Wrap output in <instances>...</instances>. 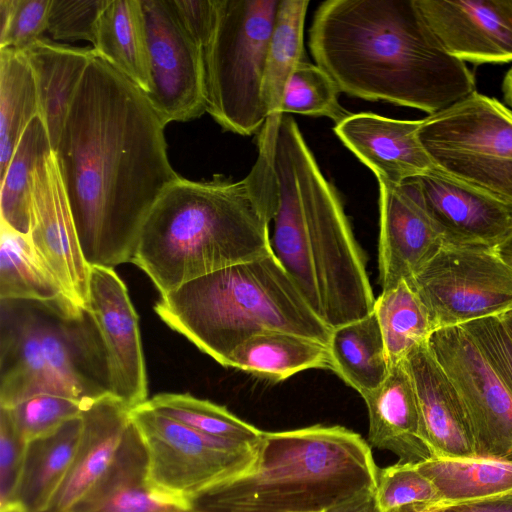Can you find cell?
<instances>
[{
	"label": "cell",
	"instance_id": "obj_20",
	"mask_svg": "<svg viewBox=\"0 0 512 512\" xmlns=\"http://www.w3.org/2000/svg\"><path fill=\"white\" fill-rule=\"evenodd\" d=\"M403 364L414 384L422 435L432 457H476L465 407L428 344L413 349Z\"/></svg>",
	"mask_w": 512,
	"mask_h": 512
},
{
	"label": "cell",
	"instance_id": "obj_29",
	"mask_svg": "<svg viewBox=\"0 0 512 512\" xmlns=\"http://www.w3.org/2000/svg\"><path fill=\"white\" fill-rule=\"evenodd\" d=\"M0 300L34 301L70 310L77 306L40 259L29 237L0 222Z\"/></svg>",
	"mask_w": 512,
	"mask_h": 512
},
{
	"label": "cell",
	"instance_id": "obj_37",
	"mask_svg": "<svg viewBox=\"0 0 512 512\" xmlns=\"http://www.w3.org/2000/svg\"><path fill=\"white\" fill-rule=\"evenodd\" d=\"M87 407L72 398L37 394L5 409L23 439L30 442L56 430L65 422L80 417Z\"/></svg>",
	"mask_w": 512,
	"mask_h": 512
},
{
	"label": "cell",
	"instance_id": "obj_9",
	"mask_svg": "<svg viewBox=\"0 0 512 512\" xmlns=\"http://www.w3.org/2000/svg\"><path fill=\"white\" fill-rule=\"evenodd\" d=\"M421 144L435 168L512 203V111L473 92L422 119Z\"/></svg>",
	"mask_w": 512,
	"mask_h": 512
},
{
	"label": "cell",
	"instance_id": "obj_32",
	"mask_svg": "<svg viewBox=\"0 0 512 512\" xmlns=\"http://www.w3.org/2000/svg\"><path fill=\"white\" fill-rule=\"evenodd\" d=\"M38 116L32 69L22 51L0 48V179L28 124Z\"/></svg>",
	"mask_w": 512,
	"mask_h": 512
},
{
	"label": "cell",
	"instance_id": "obj_30",
	"mask_svg": "<svg viewBox=\"0 0 512 512\" xmlns=\"http://www.w3.org/2000/svg\"><path fill=\"white\" fill-rule=\"evenodd\" d=\"M307 0H280L262 84L267 120L262 131L276 133L286 86L296 66L303 61L304 22Z\"/></svg>",
	"mask_w": 512,
	"mask_h": 512
},
{
	"label": "cell",
	"instance_id": "obj_3",
	"mask_svg": "<svg viewBox=\"0 0 512 512\" xmlns=\"http://www.w3.org/2000/svg\"><path fill=\"white\" fill-rule=\"evenodd\" d=\"M275 142L258 140V155L239 181L180 177L157 200L131 262L163 296L196 278L270 254L269 225L277 189Z\"/></svg>",
	"mask_w": 512,
	"mask_h": 512
},
{
	"label": "cell",
	"instance_id": "obj_44",
	"mask_svg": "<svg viewBox=\"0 0 512 512\" xmlns=\"http://www.w3.org/2000/svg\"><path fill=\"white\" fill-rule=\"evenodd\" d=\"M442 505L444 512H512V490L484 498Z\"/></svg>",
	"mask_w": 512,
	"mask_h": 512
},
{
	"label": "cell",
	"instance_id": "obj_51",
	"mask_svg": "<svg viewBox=\"0 0 512 512\" xmlns=\"http://www.w3.org/2000/svg\"><path fill=\"white\" fill-rule=\"evenodd\" d=\"M188 512H196V511H194V510H192V509L190 508V510H189Z\"/></svg>",
	"mask_w": 512,
	"mask_h": 512
},
{
	"label": "cell",
	"instance_id": "obj_34",
	"mask_svg": "<svg viewBox=\"0 0 512 512\" xmlns=\"http://www.w3.org/2000/svg\"><path fill=\"white\" fill-rule=\"evenodd\" d=\"M373 311L391 367L401 363L413 349L427 343L434 331L424 304L405 280L382 290L375 299Z\"/></svg>",
	"mask_w": 512,
	"mask_h": 512
},
{
	"label": "cell",
	"instance_id": "obj_2",
	"mask_svg": "<svg viewBox=\"0 0 512 512\" xmlns=\"http://www.w3.org/2000/svg\"><path fill=\"white\" fill-rule=\"evenodd\" d=\"M313 59L340 92L435 114L469 96L474 76L438 41L415 0H328L309 29Z\"/></svg>",
	"mask_w": 512,
	"mask_h": 512
},
{
	"label": "cell",
	"instance_id": "obj_18",
	"mask_svg": "<svg viewBox=\"0 0 512 512\" xmlns=\"http://www.w3.org/2000/svg\"><path fill=\"white\" fill-rule=\"evenodd\" d=\"M378 184V269L382 290H387L410 280L444 243L434 221L408 184Z\"/></svg>",
	"mask_w": 512,
	"mask_h": 512
},
{
	"label": "cell",
	"instance_id": "obj_21",
	"mask_svg": "<svg viewBox=\"0 0 512 512\" xmlns=\"http://www.w3.org/2000/svg\"><path fill=\"white\" fill-rule=\"evenodd\" d=\"M130 410L107 395L81 413L83 429L75 458L47 512H68L106 473L124 440Z\"/></svg>",
	"mask_w": 512,
	"mask_h": 512
},
{
	"label": "cell",
	"instance_id": "obj_12",
	"mask_svg": "<svg viewBox=\"0 0 512 512\" xmlns=\"http://www.w3.org/2000/svg\"><path fill=\"white\" fill-rule=\"evenodd\" d=\"M428 347L470 420L477 457L512 461V394L462 326L436 329Z\"/></svg>",
	"mask_w": 512,
	"mask_h": 512
},
{
	"label": "cell",
	"instance_id": "obj_40",
	"mask_svg": "<svg viewBox=\"0 0 512 512\" xmlns=\"http://www.w3.org/2000/svg\"><path fill=\"white\" fill-rule=\"evenodd\" d=\"M110 0H51L47 31L55 40L95 43L99 17Z\"/></svg>",
	"mask_w": 512,
	"mask_h": 512
},
{
	"label": "cell",
	"instance_id": "obj_27",
	"mask_svg": "<svg viewBox=\"0 0 512 512\" xmlns=\"http://www.w3.org/2000/svg\"><path fill=\"white\" fill-rule=\"evenodd\" d=\"M328 350L330 369L362 398L376 389L391 369L374 311L332 329Z\"/></svg>",
	"mask_w": 512,
	"mask_h": 512
},
{
	"label": "cell",
	"instance_id": "obj_47",
	"mask_svg": "<svg viewBox=\"0 0 512 512\" xmlns=\"http://www.w3.org/2000/svg\"><path fill=\"white\" fill-rule=\"evenodd\" d=\"M495 251L512 268V235L501 243Z\"/></svg>",
	"mask_w": 512,
	"mask_h": 512
},
{
	"label": "cell",
	"instance_id": "obj_4",
	"mask_svg": "<svg viewBox=\"0 0 512 512\" xmlns=\"http://www.w3.org/2000/svg\"><path fill=\"white\" fill-rule=\"evenodd\" d=\"M273 165V253L329 328L369 315L376 298L363 251L336 187L322 173L291 116L283 115L279 124Z\"/></svg>",
	"mask_w": 512,
	"mask_h": 512
},
{
	"label": "cell",
	"instance_id": "obj_36",
	"mask_svg": "<svg viewBox=\"0 0 512 512\" xmlns=\"http://www.w3.org/2000/svg\"><path fill=\"white\" fill-rule=\"evenodd\" d=\"M339 92L322 68L303 60L290 76L281 112L283 115L325 116L337 124L350 114L339 103Z\"/></svg>",
	"mask_w": 512,
	"mask_h": 512
},
{
	"label": "cell",
	"instance_id": "obj_11",
	"mask_svg": "<svg viewBox=\"0 0 512 512\" xmlns=\"http://www.w3.org/2000/svg\"><path fill=\"white\" fill-rule=\"evenodd\" d=\"M407 282L434 331L512 309V268L495 250L443 246Z\"/></svg>",
	"mask_w": 512,
	"mask_h": 512
},
{
	"label": "cell",
	"instance_id": "obj_49",
	"mask_svg": "<svg viewBox=\"0 0 512 512\" xmlns=\"http://www.w3.org/2000/svg\"><path fill=\"white\" fill-rule=\"evenodd\" d=\"M501 322L503 323L507 333L512 339V309L502 313L498 316Z\"/></svg>",
	"mask_w": 512,
	"mask_h": 512
},
{
	"label": "cell",
	"instance_id": "obj_25",
	"mask_svg": "<svg viewBox=\"0 0 512 512\" xmlns=\"http://www.w3.org/2000/svg\"><path fill=\"white\" fill-rule=\"evenodd\" d=\"M82 418L28 442L14 502L26 512H47L67 477L82 435Z\"/></svg>",
	"mask_w": 512,
	"mask_h": 512
},
{
	"label": "cell",
	"instance_id": "obj_14",
	"mask_svg": "<svg viewBox=\"0 0 512 512\" xmlns=\"http://www.w3.org/2000/svg\"><path fill=\"white\" fill-rule=\"evenodd\" d=\"M86 310L106 353L112 395L129 409L148 399V381L137 313L111 267L90 266Z\"/></svg>",
	"mask_w": 512,
	"mask_h": 512
},
{
	"label": "cell",
	"instance_id": "obj_8",
	"mask_svg": "<svg viewBox=\"0 0 512 512\" xmlns=\"http://www.w3.org/2000/svg\"><path fill=\"white\" fill-rule=\"evenodd\" d=\"M280 0H217L203 49L206 112L225 130L259 134L267 113L262 84Z\"/></svg>",
	"mask_w": 512,
	"mask_h": 512
},
{
	"label": "cell",
	"instance_id": "obj_7",
	"mask_svg": "<svg viewBox=\"0 0 512 512\" xmlns=\"http://www.w3.org/2000/svg\"><path fill=\"white\" fill-rule=\"evenodd\" d=\"M0 407L37 394L86 406L112 395L106 353L87 310L0 300Z\"/></svg>",
	"mask_w": 512,
	"mask_h": 512
},
{
	"label": "cell",
	"instance_id": "obj_41",
	"mask_svg": "<svg viewBox=\"0 0 512 512\" xmlns=\"http://www.w3.org/2000/svg\"><path fill=\"white\" fill-rule=\"evenodd\" d=\"M512 394V339L498 316L461 325Z\"/></svg>",
	"mask_w": 512,
	"mask_h": 512
},
{
	"label": "cell",
	"instance_id": "obj_39",
	"mask_svg": "<svg viewBox=\"0 0 512 512\" xmlns=\"http://www.w3.org/2000/svg\"><path fill=\"white\" fill-rule=\"evenodd\" d=\"M51 0H0V48L25 50L47 30Z\"/></svg>",
	"mask_w": 512,
	"mask_h": 512
},
{
	"label": "cell",
	"instance_id": "obj_22",
	"mask_svg": "<svg viewBox=\"0 0 512 512\" xmlns=\"http://www.w3.org/2000/svg\"><path fill=\"white\" fill-rule=\"evenodd\" d=\"M369 418L368 441L398 456L399 463H418L432 454L421 429L413 381L403 361L391 367L385 380L363 397Z\"/></svg>",
	"mask_w": 512,
	"mask_h": 512
},
{
	"label": "cell",
	"instance_id": "obj_33",
	"mask_svg": "<svg viewBox=\"0 0 512 512\" xmlns=\"http://www.w3.org/2000/svg\"><path fill=\"white\" fill-rule=\"evenodd\" d=\"M52 152L46 128L36 116L23 132L0 179V222L23 235L28 236L30 231L33 174Z\"/></svg>",
	"mask_w": 512,
	"mask_h": 512
},
{
	"label": "cell",
	"instance_id": "obj_28",
	"mask_svg": "<svg viewBox=\"0 0 512 512\" xmlns=\"http://www.w3.org/2000/svg\"><path fill=\"white\" fill-rule=\"evenodd\" d=\"M92 49L144 93L148 92V50L141 0H110L99 17Z\"/></svg>",
	"mask_w": 512,
	"mask_h": 512
},
{
	"label": "cell",
	"instance_id": "obj_17",
	"mask_svg": "<svg viewBox=\"0 0 512 512\" xmlns=\"http://www.w3.org/2000/svg\"><path fill=\"white\" fill-rule=\"evenodd\" d=\"M451 56L476 64L512 62V0H415Z\"/></svg>",
	"mask_w": 512,
	"mask_h": 512
},
{
	"label": "cell",
	"instance_id": "obj_45",
	"mask_svg": "<svg viewBox=\"0 0 512 512\" xmlns=\"http://www.w3.org/2000/svg\"><path fill=\"white\" fill-rule=\"evenodd\" d=\"M387 512H444V506L439 502H416L394 508Z\"/></svg>",
	"mask_w": 512,
	"mask_h": 512
},
{
	"label": "cell",
	"instance_id": "obj_10",
	"mask_svg": "<svg viewBox=\"0 0 512 512\" xmlns=\"http://www.w3.org/2000/svg\"><path fill=\"white\" fill-rule=\"evenodd\" d=\"M147 455V479L158 493L182 504L247 472L258 445L198 432L143 403L130 410Z\"/></svg>",
	"mask_w": 512,
	"mask_h": 512
},
{
	"label": "cell",
	"instance_id": "obj_46",
	"mask_svg": "<svg viewBox=\"0 0 512 512\" xmlns=\"http://www.w3.org/2000/svg\"><path fill=\"white\" fill-rule=\"evenodd\" d=\"M332 512H381L377 506L375 496L355 502Z\"/></svg>",
	"mask_w": 512,
	"mask_h": 512
},
{
	"label": "cell",
	"instance_id": "obj_15",
	"mask_svg": "<svg viewBox=\"0 0 512 512\" xmlns=\"http://www.w3.org/2000/svg\"><path fill=\"white\" fill-rule=\"evenodd\" d=\"M437 226L444 246L495 250L512 235V203L432 168L404 182Z\"/></svg>",
	"mask_w": 512,
	"mask_h": 512
},
{
	"label": "cell",
	"instance_id": "obj_31",
	"mask_svg": "<svg viewBox=\"0 0 512 512\" xmlns=\"http://www.w3.org/2000/svg\"><path fill=\"white\" fill-rule=\"evenodd\" d=\"M435 486L442 504L484 498L512 490V461L431 457L415 463Z\"/></svg>",
	"mask_w": 512,
	"mask_h": 512
},
{
	"label": "cell",
	"instance_id": "obj_5",
	"mask_svg": "<svg viewBox=\"0 0 512 512\" xmlns=\"http://www.w3.org/2000/svg\"><path fill=\"white\" fill-rule=\"evenodd\" d=\"M369 444L342 426L265 432L252 467L190 500L196 512H332L375 494Z\"/></svg>",
	"mask_w": 512,
	"mask_h": 512
},
{
	"label": "cell",
	"instance_id": "obj_23",
	"mask_svg": "<svg viewBox=\"0 0 512 512\" xmlns=\"http://www.w3.org/2000/svg\"><path fill=\"white\" fill-rule=\"evenodd\" d=\"M190 506L154 490L147 479V455L130 420L109 469L68 512H188Z\"/></svg>",
	"mask_w": 512,
	"mask_h": 512
},
{
	"label": "cell",
	"instance_id": "obj_50",
	"mask_svg": "<svg viewBox=\"0 0 512 512\" xmlns=\"http://www.w3.org/2000/svg\"><path fill=\"white\" fill-rule=\"evenodd\" d=\"M0 512H26V511L19 504L14 502L5 507L0 508Z\"/></svg>",
	"mask_w": 512,
	"mask_h": 512
},
{
	"label": "cell",
	"instance_id": "obj_35",
	"mask_svg": "<svg viewBox=\"0 0 512 512\" xmlns=\"http://www.w3.org/2000/svg\"><path fill=\"white\" fill-rule=\"evenodd\" d=\"M145 404L198 432L232 442L258 445L263 431L225 407L187 393H161Z\"/></svg>",
	"mask_w": 512,
	"mask_h": 512
},
{
	"label": "cell",
	"instance_id": "obj_16",
	"mask_svg": "<svg viewBox=\"0 0 512 512\" xmlns=\"http://www.w3.org/2000/svg\"><path fill=\"white\" fill-rule=\"evenodd\" d=\"M28 237L67 296L86 310L90 265L80 246L53 152L33 174Z\"/></svg>",
	"mask_w": 512,
	"mask_h": 512
},
{
	"label": "cell",
	"instance_id": "obj_42",
	"mask_svg": "<svg viewBox=\"0 0 512 512\" xmlns=\"http://www.w3.org/2000/svg\"><path fill=\"white\" fill-rule=\"evenodd\" d=\"M27 444L7 409L0 407V506L14 503Z\"/></svg>",
	"mask_w": 512,
	"mask_h": 512
},
{
	"label": "cell",
	"instance_id": "obj_13",
	"mask_svg": "<svg viewBox=\"0 0 512 512\" xmlns=\"http://www.w3.org/2000/svg\"><path fill=\"white\" fill-rule=\"evenodd\" d=\"M144 17L149 103L165 125L206 112L202 48L179 20L171 0H141Z\"/></svg>",
	"mask_w": 512,
	"mask_h": 512
},
{
	"label": "cell",
	"instance_id": "obj_43",
	"mask_svg": "<svg viewBox=\"0 0 512 512\" xmlns=\"http://www.w3.org/2000/svg\"><path fill=\"white\" fill-rule=\"evenodd\" d=\"M182 25L202 48L208 44L217 15V0H171Z\"/></svg>",
	"mask_w": 512,
	"mask_h": 512
},
{
	"label": "cell",
	"instance_id": "obj_48",
	"mask_svg": "<svg viewBox=\"0 0 512 512\" xmlns=\"http://www.w3.org/2000/svg\"><path fill=\"white\" fill-rule=\"evenodd\" d=\"M503 96L509 109L512 111V67L506 73L502 84Z\"/></svg>",
	"mask_w": 512,
	"mask_h": 512
},
{
	"label": "cell",
	"instance_id": "obj_26",
	"mask_svg": "<svg viewBox=\"0 0 512 512\" xmlns=\"http://www.w3.org/2000/svg\"><path fill=\"white\" fill-rule=\"evenodd\" d=\"M228 367L278 382L308 369H330L328 346L284 331L256 334L230 355Z\"/></svg>",
	"mask_w": 512,
	"mask_h": 512
},
{
	"label": "cell",
	"instance_id": "obj_1",
	"mask_svg": "<svg viewBox=\"0 0 512 512\" xmlns=\"http://www.w3.org/2000/svg\"><path fill=\"white\" fill-rule=\"evenodd\" d=\"M165 126L145 93L95 54L53 151L90 266L131 262L147 215L181 177Z\"/></svg>",
	"mask_w": 512,
	"mask_h": 512
},
{
	"label": "cell",
	"instance_id": "obj_6",
	"mask_svg": "<svg viewBox=\"0 0 512 512\" xmlns=\"http://www.w3.org/2000/svg\"><path fill=\"white\" fill-rule=\"evenodd\" d=\"M154 310L224 367L240 344L259 333L290 332L328 346L332 332L273 252L189 281L161 296Z\"/></svg>",
	"mask_w": 512,
	"mask_h": 512
},
{
	"label": "cell",
	"instance_id": "obj_38",
	"mask_svg": "<svg viewBox=\"0 0 512 512\" xmlns=\"http://www.w3.org/2000/svg\"><path fill=\"white\" fill-rule=\"evenodd\" d=\"M375 500L381 512L416 502H438L433 483L415 466L399 463L378 469Z\"/></svg>",
	"mask_w": 512,
	"mask_h": 512
},
{
	"label": "cell",
	"instance_id": "obj_24",
	"mask_svg": "<svg viewBox=\"0 0 512 512\" xmlns=\"http://www.w3.org/2000/svg\"><path fill=\"white\" fill-rule=\"evenodd\" d=\"M22 52L34 76L38 116L54 151L75 94L95 53L93 49L71 47L42 37Z\"/></svg>",
	"mask_w": 512,
	"mask_h": 512
},
{
	"label": "cell",
	"instance_id": "obj_19",
	"mask_svg": "<svg viewBox=\"0 0 512 512\" xmlns=\"http://www.w3.org/2000/svg\"><path fill=\"white\" fill-rule=\"evenodd\" d=\"M420 120H399L371 112L349 114L334 132L376 176L378 183L399 186L434 165L420 142Z\"/></svg>",
	"mask_w": 512,
	"mask_h": 512
}]
</instances>
